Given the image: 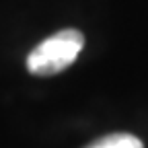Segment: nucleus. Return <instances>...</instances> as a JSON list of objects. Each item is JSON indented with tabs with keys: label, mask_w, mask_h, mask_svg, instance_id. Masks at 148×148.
<instances>
[{
	"label": "nucleus",
	"mask_w": 148,
	"mask_h": 148,
	"mask_svg": "<svg viewBox=\"0 0 148 148\" xmlns=\"http://www.w3.org/2000/svg\"><path fill=\"white\" fill-rule=\"evenodd\" d=\"M86 148H144L142 140L132 134H109L97 142L88 144Z\"/></svg>",
	"instance_id": "nucleus-2"
},
{
	"label": "nucleus",
	"mask_w": 148,
	"mask_h": 148,
	"mask_svg": "<svg viewBox=\"0 0 148 148\" xmlns=\"http://www.w3.org/2000/svg\"><path fill=\"white\" fill-rule=\"evenodd\" d=\"M84 47V37L76 29H62L35 45L27 56V70L37 76H51L66 70Z\"/></svg>",
	"instance_id": "nucleus-1"
}]
</instances>
